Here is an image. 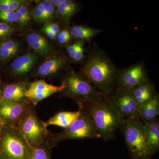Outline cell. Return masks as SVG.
<instances>
[{
  "instance_id": "1",
  "label": "cell",
  "mask_w": 159,
  "mask_h": 159,
  "mask_svg": "<svg viewBox=\"0 0 159 159\" xmlns=\"http://www.w3.org/2000/svg\"><path fill=\"white\" fill-rule=\"evenodd\" d=\"M119 69L95 42L91 43L80 74L97 90L109 95L116 89Z\"/></svg>"
},
{
  "instance_id": "2",
  "label": "cell",
  "mask_w": 159,
  "mask_h": 159,
  "mask_svg": "<svg viewBox=\"0 0 159 159\" xmlns=\"http://www.w3.org/2000/svg\"><path fill=\"white\" fill-rule=\"evenodd\" d=\"M80 111L89 116L104 141L111 140L125 120L114 108L108 95L102 94L89 102L78 104Z\"/></svg>"
},
{
  "instance_id": "3",
  "label": "cell",
  "mask_w": 159,
  "mask_h": 159,
  "mask_svg": "<svg viewBox=\"0 0 159 159\" xmlns=\"http://www.w3.org/2000/svg\"><path fill=\"white\" fill-rule=\"evenodd\" d=\"M99 139L100 135L92 119L81 112L80 116L68 128L58 133L50 134L48 142L52 148L66 140Z\"/></svg>"
},
{
  "instance_id": "4",
  "label": "cell",
  "mask_w": 159,
  "mask_h": 159,
  "mask_svg": "<svg viewBox=\"0 0 159 159\" xmlns=\"http://www.w3.org/2000/svg\"><path fill=\"white\" fill-rule=\"evenodd\" d=\"M121 129L132 159H151L152 155L146 143L144 124L140 119L125 120Z\"/></svg>"
},
{
  "instance_id": "5",
  "label": "cell",
  "mask_w": 159,
  "mask_h": 159,
  "mask_svg": "<svg viewBox=\"0 0 159 159\" xmlns=\"http://www.w3.org/2000/svg\"><path fill=\"white\" fill-rule=\"evenodd\" d=\"M30 147L17 126L4 125L0 133V151L6 159H26Z\"/></svg>"
},
{
  "instance_id": "6",
  "label": "cell",
  "mask_w": 159,
  "mask_h": 159,
  "mask_svg": "<svg viewBox=\"0 0 159 159\" xmlns=\"http://www.w3.org/2000/svg\"><path fill=\"white\" fill-rule=\"evenodd\" d=\"M62 81L65 85L61 92L63 95L76 100L78 104L93 100L103 94L80 73L73 70L68 72Z\"/></svg>"
},
{
  "instance_id": "7",
  "label": "cell",
  "mask_w": 159,
  "mask_h": 159,
  "mask_svg": "<svg viewBox=\"0 0 159 159\" xmlns=\"http://www.w3.org/2000/svg\"><path fill=\"white\" fill-rule=\"evenodd\" d=\"M34 108L26 114L18 126L20 131L31 148L47 142L51 134L44 122L38 117Z\"/></svg>"
},
{
  "instance_id": "8",
  "label": "cell",
  "mask_w": 159,
  "mask_h": 159,
  "mask_svg": "<svg viewBox=\"0 0 159 159\" xmlns=\"http://www.w3.org/2000/svg\"><path fill=\"white\" fill-rule=\"evenodd\" d=\"M108 96L114 108L125 120L139 119V106L130 89H116Z\"/></svg>"
},
{
  "instance_id": "9",
  "label": "cell",
  "mask_w": 159,
  "mask_h": 159,
  "mask_svg": "<svg viewBox=\"0 0 159 159\" xmlns=\"http://www.w3.org/2000/svg\"><path fill=\"white\" fill-rule=\"evenodd\" d=\"M149 80L146 65L140 61L119 69L116 89H132Z\"/></svg>"
},
{
  "instance_id": "10",
  "label": "cell",
  "mask_w": 159,
  "mask_h": 159,
  "mask_svg": "<svg viewBox=\"0 0 159 159\" xmlns=\"http://www.w3.org/2000/svg\"><path fill=\"white\" fill-rule=\"evenodd\" d=\"M35 107L28 99L21 102L0 103V117L4 125L18 127L26 114Z\"/></svg>"
},
{
  "instance_id": "11",
  "label": "cell",
  "mask_w": 159,
  "mask_h": 159,
  "mask_svg": "<svg viewBox=\"0 0 159 159\" xmlns=\"http://www.w3.org/2000/svg\"><path fill=\"white\" fill-rule=\"evenodd\" d=\"M64 83L59 86L49 84L44 80H39L29 84L25 93L26 98L36 107L39 102L53 94L61 93L64 89Z\"/></svg>"
},
{
  "instance_id": "12",
  "label": "cell",
  "mask_w": 159,
  "mask_h": 159,
  "mask_svg": "<svg viewBox=\"0 0 159 159\" xmlns=\"http://www.w3.org/2000/svg\"><path fill=\"white\" fill-rule=\"evenodd\" d=\"M29 86L24 82L16 83L6 86L3 90L1 102H16L25 101L28 99L25 97V93Z\"/></svg>"
},
{
  "instance_id": "13",
  "label": "cell",
  "mask_w": 159,
  "mask_h": 159,
  "mask_svg": "<svg viewBox=\"0 0 159 159\" xmlns=\"http://www.w3.org/2000/svg\"><path fill=\"white\" fill-rule=\"evenodd\" d=\"M38 56L34 53H27L14 60L11 64V71L17 76L28 74L37 62Z\"/></svg>"
},
{
  "instance_id": "14",
  "label": "cell",
  "mask_w": 159,
  "mask_h": 159,
  "mask_svg": "<svg viewBox=\"0 0 159 159\" xmlns=\"http://www.w3.org/2000/svg\"><path fill=\"white\" fill-rule=\"evenodd\" d=\"M67 64V61L66 57L59 55L41 65L38 70V75L42 77L54 75L65 69Z\"/></svg>"
},
{
  "instance_id": "15",
  "label": "cell",
  "mask_w": 159,
  "mask_h": 159,
  "mask_svg": "<svg viewBox=\"0 0 159 159\" xmlns=\"http://www.w3.org/2000/svg\"><path fill=\"white\" fill-rule=\"evenodd\" d=\"M144 132L148 150L152 154L159 149V122L156 119L144 124Z\"/></svg>"
},
{
  "instance_id": "16",
  "label": "cell",
  "mask_w": 159,
  "mask_h": 159,
  "mask_svg": "<svg viewBox=\"0 0 159 159\" xmlns=\"http://www.w3.org/2000/svg\"><path fill=\"white\" fill-rule=\"evenodd\" d=\"M130 90L139 106L150 101L158 94L150 80Z\"/></svg>"
},
{
  "instance_id": "17",
  "label": "cell",
  "mask_w": 159,
  "mask_h": 159,
  "mask_svg": "<svg viewBox=\"0 0 159 159\" xmlns=\"http://www.w3.org/2000/svg\"><path fill=\"white\" fill-rule=\"evenodd\" d=\"M139 119L143 124L151 122L157 119L159 114V97L158 94L148 102L139 106Z\"/></svg>"
},
{
  "instance_id": "18",
  "label": "cell",
  "mask_w": 159,
  "mask_h": 159,
  "mask_svg": "<svg viewBox=\"0 0 159 159\" xmlns=\"http://www.w3.org/2000/svg\"><path fill=\"white\" fill-rule=\"evenodd\" d=\"M81 113V112L79 110L76 111H60L44 122L45 125L47 127L50 125H54L66 129L77 119Z\"/></svg>"
},
{
  "instance_id": "19",
  "label": "cell",
  "mask_w": 159,
  "mask_h": 159,
  "mask_svg": "<svg viewBox=\"0 0 159 159\" xmlns=\"http://www.w3.org/2000/svg\"><path fill=\"white\" fill-rule=\"evenodd\" d=\"M102 29H97L90 26L77 25L70 29L71 37L77 40H82L90 44L92 40L96 36L102 33Z\"/></svg>"
},
{
  "instance_id": "20",
  "label": "cell",
  "mask_w": 159,
  "mask_h": 159,
  "mask_svg": "<svg viewBox=\"0 0 159 159\" xmlns=\"http://www.w3.org/2000/svg\"><path fill=\"white\" fill-rule=\"evenodd\" d=\"M26 41L31 48L40 54H48L52 50L48 39L38 33H32L28 34L26 37Z\"/></svg>"
},
{
  "instance_id": "21",
  "label": "cell",
  "mask_w": 159,
  "mask_h": 159,
  "mask_svg": "<svg viewBox=\"0 0 159 159\" xmlns=\"http://www.w3.org/2000/svg\"><path fill=\"white\" fill-rule=\"evenodd\" d=\"M79 4L75 1L65 0L57 8V16L65 25H68L71 18L79 10Z\"/></svg>"
},
{
  "instance_id": "22",
  "label": "cell",
  "mask_w": 159,
  "mask_h": 159,
  "mask_svg": "<svg viewBox=\"0 0 159 159\" xmlns=\"http://www.w3.org/2000/svg\"><path fill=\"white\" fill-rule=\"evenodd\" d=\"M51 148L48 141L37 147L31 148L26 159H51L50 150Z\"/></svg>"
},
{
  "instance_id": "23",
  "label": "cell",
  "mask_w": 159,
  "mask_h": 159,
  "mask_svg": "<svg viewBox=\"0 0 159 159\" xmlns=\"http://www.w3.org/2000/svg\"><path fill=\"white\" fill-rule=\"evenodd\" d=\"M78 40V46L73 61L76 63L83 62L86 57L84 44L85 42L82 40Z\"/></svg>"
},
{
  "instance_id": "24",
  "label": "cell",
  "mask_w": 159,
  "mask_h": 159,
  "mask_svg": "<svg viewBox=\"0 0 159 159\" xmlns=\"http://www.w3.org/2000/svg\"><path fill=\"white\" fill-rule=\"evenodd\" d=\"M0 47L2 48L16 53L19 50L20 45L17 41L8 39L0 43Z\"/></svg>"
},
{
  "instance_id": "25",
  "label": "cell",
  "mask_w": 159,
  "mask_h": 159,
  "mask_svg": "<svg viewBox=\"0 0 159 159\" xmlns=\"http://www.w3.org/2000/svg\"><path fill=\"white\" fill-rule=\"evenodd\" d=\"M41 3L44 9L46 21H50L54 17V6L50 0H45Z\"/></svg>"
},
{
  "instance_id": "26",
  "label": "cell",
  "mask_w": 159,
  "mask_h": 159,
  "mask_svg": "<svg viewBox=\"0 0 159 159\" xmlns=\"http://www.w3.org/2000/svg\"><path fill=\"white\" fill-rule=\"evenodd\" d=\"M33 16L36 21H46L44 9L41 2L39 3L33 10Z\"/></svg>"
},
{
  "instance_id": "27",
  "label": "cell",
  "mask_w": 159,
  "mask_h": 159,
  "mask_svg": "<svg viewBox=\"0 0 159 159\" xmlns=\"http://www.w3.org/2000/svg\"><path fill=\"white\" fill-rule=\"evenodd\" d=\"M14 29L7 23L0 22V39H5L10 36Z\"/></svg>"
},
{
  "instance_id": "28",
  "label": "cell",
  "mask_w": 159,
  "mask_h": 159,
  "mask_svg": "<svg viewBox=\"0 0 159 159\" xmlns=\"http://www.w3.org/2000/svg\"><path fill=\"white\" fill-rule=\"evenodd\" d=\"M71 35L68 29H65L60 31L57 35V41L61 44H66L70 42Z\"/></svg>"
},
{
  "instance_id": "29",
  "label": "cell",
  "mask_w": 159,
  "mask_h": 159,
  "mask_svg": "<svg viewBox=\"0 0 159 159\" xmlns=\"http://www.w3.org/2000/svg\"><path fill=\"white\" fill-rule=\"evenodd\" d=\"M0 20L2 21L3 22L6 23L16 22L15 11H0Z\"/></svg>"
},
{
  "instance_id": "30",
  "label": "cell",
  "mask_w": 159,
  "mask_h": 159,
  "mask_svg": "<svg viewBox=\"0 0 159 159\" xmlns=\"http://www.w3.org/2000/svg\"><path fill=\"white\" fill-rule=\"evenodd\" d=\"M6 3L9 6L10 11H15L21 6L25 5L27 2L25 1L21 0H6Z\"/></svg>"
},
{
  "instance_id": "31",
  "label": "cell",
  "mask_w": 159,
  "mask_h": 159,
  "mask_svg": "<svg viewBox=\"0 0 159 159\" xmlns=\"http://www.w3.org/2000/svg\"><path fill=\"white\" fill-rule=\"evenodd\" d=\"M78 46V40H76L75 42L72 43V44L66 45V49L67 52L68 54L69 57L71 60H74V57H75V54H76V51Z\"/></svg>"
},
{
  "instance_id": "32",
  "label": "cell",
  "mask_w": 159,
  "mask_h": 159,
  "mask_svg": "<svg viewBox=\"0 0 159 159\" xmlns=\"http://www.w3.org/2000/svg\"><path fill=\"white\" fill-rule=\"evenodd\" d=\"M18 10L23 16V17L25 18L27 21L29 22V21L31 20V18L27 6L25 5H23V6H21Z\"/></svg>"
},
{
  "instance_id": "33",
  "label": "cell",
  "mask_w": 159,
  "mask_h": 159,
  "mask_svg": "<svg viewBox=\"0 0 159 159\" xmlns=\"http://www.w3.org/2000/svg\"><path fill=\"white\" fill-rule=\"evenodd\" d=\"M15 14L16 22L18 23L20 25L23 27V26H25L28 24V22L25 19V18L23 17V16L20 13L18 10L15 11Z\"/></svg>"
},
{
  "instance_id": "34",
  "label": "cell",
  "mask_w": 159,
  "mask_h": 159,
  "mask_svg": "<svg viewBox=\"0 0 159 159\" xmlns=\"http://www.w3.org/2000/svg\"><path fill=\"white\" fill-rule=\"evenodd\" d=\"M45 25L51 30L54 34L57 35L60 31V26L58 24L56 23L49 21Z\"/></svg>"
},
{
  "instance_id": "35",
  "label": "cell",
  "mask_w": 159,
  "mask_h": 159,
  "mask_svg": "<svg viewBox=\"0 0 159 159\" xmlns=\"http://www.w3.org/2000/svg\"><path fill=\"white\" fill-rule=\"evenodd\" d=\"M42 31L48 36V37H49L51 39H54L57 36V35L54 34L52 31H51V30H50V29L48 28L45 25L43 28Z\"/></svg>"
},
{
  "instance_id": "36",
  "label": "cell",
  "mask_w": 159,
  "mask_h": 159,
  "mask_svg": "<svg viewBox=\"0 0 159 159\" xmlns=\"http://www.w3.org/2000/svg\"><path fill=\"white\" fill-rule=\"evenodd\" d=\"M10 11L6 0H0V11Z\"/></svg>"
},
{
  "instance_id": "37",
  "label": "cell",
  "mask_w": 159,
  "mask_h": 159,
  "mask_svg": "<svg viewBox=\"0 0 159 159\" xmlns=\"http://www.w3.org/2000/svg\"><path fill=\"white\" fill-rule=\"evenodd\" d=\"M51 1L54 6L58 8L59 6H61L63 3L64 2L65 0H51Z\"/></svg>"
},
{
  "instance_id": "38",
  "label": "cell",
  "mask_w": 159,
  "mask_h": 159,
  "mask_svg": "<svg viewBox=\"0 0 159 159\" xmlns=\"http://www.w3.org/2000/svg\"><path fill=\"white\" fill-rule=\"evenodd\" d=\"M4 125H4V122H3L2 119L1 117H0V133L2 131Z\"/></svg>"
},
{
  "instance_id": "39",
  "label": "cell",
  "mask_w": 159,
  "mask_h": 159,
  "mask_svg": "<svg viewBox=\"0 0 159 159\" xmlns=\"http://www.w3.org/2000/svg\"><path fill=\"white\" fill-rule=\"evenodd\" d=\"M2 92L3 91L0 89V103L2 101Z\"/></svg>"
}]
</instances>
